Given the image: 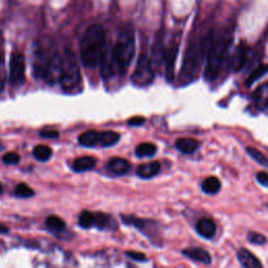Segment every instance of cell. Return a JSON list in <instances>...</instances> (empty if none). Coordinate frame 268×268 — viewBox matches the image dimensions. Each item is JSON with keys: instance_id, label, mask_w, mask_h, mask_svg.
<instances>
[{"instance_id": "1", "label": "cell", "mask_w": 268, "mask_h": 268, "mask_svg": "<svg viewBox=\"0 0 268 268\" xmlns=\"http://www.w3.org/2000/svg\"><path fill=\"white\" fill-rule=\"evenodd\" d=\"M105 44L106 34L103 27L100 25H91L88 27L80 45L81 61L86 68L93 69L100 64Z\"/></svg>"}, {"instance_id": "2", "label": "cell", "mask_w": 268, "mask_h": 268, "mask_svg": "<svg viewBox=\"0 0 268 268\" xmlns=\"http://www.w3.org/2000/svg\"><path fill=\"white\" fill-rule=\"evenodd\" d=\"M110 54L115 74H125L135 54V35L131 28L125 27L118 32L115 43L110 48Z\"/></svg>"}, {"instance_id": "3", "label": "cell", "mask_w": 268, "mask_h": 268, "mask_svg": "<svg viewBox=\"0 0 268 268\" xmlns=\"http://www.w3.org/2000/svg\"><path fill=\"white\" fill-rule=\"evenodd\" d=\"M231 42L232 37L230 35H224L217 40H213L207 53V65L204 69V78L207 81H214L217 79Z\"/></svg>"}, {"instance_id": "4", "label": "cell", "mask_w": 268, "mask_h": 268, "mask_svg": "<svg viewBox=\"0 0 268 268\" xmlns=\"http://www.w3.org/2000/svg\"><path fill=\"white\" fill-rule=\"evenodd\" d=\"M60 84L65 92L76 90L82 82L80 67L77 58L70 50H65L63 57L61 58V75Z\"/></svg>"}, {"instance_id": "5", "label": "cell", "mask_w": 268, "mask_h": 268, "mask_svg": "<svg viewBox=\"0 0 268 268\" xmlns=\"http://www.w3.org/2000/svg\"><path fill=\"white\" fill-rule=\"evenodd\" d=\"M203 55L201 53L200 46L196 43H191L185 52L182 67L179 74V83L182 85H187L194 80L199 64L200 59H202Z\"/></svg>"}, {"instance_id": "6", "label": "cell", "mask_w": 268, "mask_h": 268, "mask_svg": "<svg viewBox=\"0 0 268 268\" xmlns=\"http://www.w3.org/2000/svg\"><path fill=\"white\" fill-rule=\"evenodd\" d=\"M132 83L137 87H146L152 84L154 80V70L151 60L146 54H141L137 61L136 68L132 75Z\"/></svg>"}, {"instance_id": "7", "label": "cell", "mask_w": 268, "mask_h": 268, "mask_svg": "<svg viewBox=\"0 0 268 268\" xmlns=\"http://www.w3.org/2000/svg\"><path fill=\"white\" fill-rule=\"evenodd\" d=\"M26 81V58L21 53H14L10 61V82L13 86H20Z\"/></svg>"}, {"instance_id": "8", "label": "cell", "mask_w": 268, "mask_h": 268, "mask_svg": "<svg viewBox=\"0 0 268 268\" xmlns=\"http://www.w3.org/2000/svg\"><path fill=\"white\" fill-rule=\"evenodd\" d=\"M111 217L103 213H91L83 211L79 216V224L83 229L98 228L99 230H105L110 226Z\"/></svg>"}, {"instance_id": "9", "label": "cell", "mask_w": 268, "mask_h": 268, "mask_svg": "<svg viewBox=\"0 0 268 268\" xmlns=\"http://www.w3.org/2000/svg\"><path fill=\"white\" fill-rule=\"evenodd\" d=\"M179 50V41L174 42L168 47V50L163 51V61H164V75L168 82H172L175 78V63Z\"/></svg>"}, {"instance_id": "10", "label": "cell", "mask_w": 268, "mask_h": 268, "mask_svg": "<svg viewBox=\"0 0 268 268\" xmlns=\"http://www.w3.org/2000/svg\"><path fill=\"white\" fill-rule=\"evenodd\" d=\"M61 75V57L58 54H55L50 58L47 68L44 75V79L48 84L53 85L60 80Z\"/></svg>"}, {"instance_id": "11", "label": "cell", "mask_w": 268, "mask_h": 268, "mask_svg": "<svg viewBox=\"0 0 268 268\" xmlns=\"http://www.w3.org/2000/svg\"><path fill=\"white\" fill-rule=\"evenodd\" d=\"M250 52L251 48L243 42L237 46L231 61L234 71H240L245 66L247 59H249L250 56Z\"/></svg>"}, {"instance_id": "12", "label": "cell", "mask_w": 268, "mask_h": 268, "mask_svg": "<svg viewBox=\"0 0 268 268\" xmlns=\"http://www.w3.org/2000/svg\"><path fill=\"white\" fill-rule=\"evenodd\" d=\"M106 168L112 174L119 176V175H124V174H126L129 172L130 162L128 160H126L125 158L113 157L107 162Z\"/></svg>"}, {"instance_id": "13", "label": "cell", "mask_w": 268, "mask_h": 268, "mask_svg": "<svg viewBox=\"0 0 268 268\" xmlns=\"http://www.w3.org/2000/svg\"><path fill=\"white\" fill-rule=\"evenodd\" d=\"M196 231L201 237L205 239H211L217 232V226L212 219L202 218L196 224Z\"/></svg>"}, {"instance_id": "14", "label": "cell", "mask_w": 268, "mask_h": 268, "mask_svg": "<svg viewBox=\"0 0 268 268\" xmlns=\"http://www.w3.org/2000/svg\"><path fill=\"white\" fill-rule=\"evenodd\" d=\"M182 254L188 257L189 259L199 262L201 264L209 265L212 263V257L211 255L203 249H200V247H194V249H188L182 251Z\"/></svg>"}, {"instance_id": "15", "label": "cell", "mask_w": 268, "mask_h": 268, "mask_svg": "<svg viewBox=\"0 0 268 268\" xmlns=\"http://www.w3.org/2000/svg\"><path fill=\"white\" fill-rule=\"evenodd\" d=\"M237 258L241 266L245 268H260L262 267V263L259 261V259L252 254L249 250L241 249L239 250L237 254Z\"/></svg>"}, {"instance_id": "16", "label": "cell", "mask_w": 268, "mask_h": 268, "mask_svg": "<svg viewBox=\"0 0 268 268\" xmlns=\"http://www.w3.org/2000/svg\"><path fill=\"white\" fill-rule=\"evenodd\" d=\"M48 60L47 56L42 52V51H38L35 55L34 59V64H33V70L35 74V77L37 78H44L47 64H48Z\"/></svg>"}, {"instance_id": "17", "label": "cell", "mask_w": 268, "mask_h": 268, "mask_svg": "<svg viewBox=\"0 0 268 268\" xmlns=\"http://www.w3.org/2000/svg\"><path fill=\"white\" fill-rule=\"evenodd\" d=\"M160 172V164L158 161H152L142 163L137 168L136 174L143 179H149L154 177Z\"/></svg>"}, {"instance_id": "18", "label": "cell", "mask_w": 268, "mask_h": 268, "mask_svg": "<svg viewBox=\"0 0 268 268\" xmlns=\"http://www.w3.org/2000/svg\"><path fill=\"white\" fill-rule=\"evenodd\" d=\"M96 164V159L91 156H82L74 161L72 169L75 172L82 173L92 170Z\"/></svg>"}, {"instance_id": "19", "label": "cell", "mask_w": 268, "mask_h": 268, "mask_svg": "<svg viewBox=\"0 0 268 268\" xmlns=\"http://www.w3.org/2000/svg\"><path fill=\"white\" fill-rule=\"evenodd\" d=\"M175 146L180 152H182L184 154H192L198 149L199 143L194 138L182 137V138H178L176 140Z\"/></svg>"}, {"instance_id": "20", "label": "cell", "mask_w": 268, "mask_h": 268, "mask_svg": "<svg viewBox=\"0 0 268 268\" xmlns=\"http://www.w3.org/2000/svg\"><path fill=\"white\" fill-rule=\"evenodd\" d=\"M255 103L259 110L266 111L268 103V84L263 83L255 93Z\"/></svg>"}, {"instance_id": "21", "label": "cell", "mask_w": 268, "mask_h": 268, "mask_svg": "<svg viewBox=\"0 0 268 268\" xmlns=\"http://www.w3.org/2000/svg\"><path fill=\"white\" fill-rule=\"evenodd\" d=\"M99 136H100V132L98 131L94 130L85 131L79 136V143L81 146H84L87 148L94 147L99 143Z\"/></svg>"}, {"instance_id": "22", "label": "cell", "mask_w": 268, "mask_h": 268, "mask_svg": "<svg viewBox=\"0 0 268 268\" xmlns=\"http://www.w3.org/2000/svg\"><path fill=\"white\" fill-rule=\"evenodd\" d=\"M201 189L205 194H216L220 191L221 189V182L220 180L215 177L211 176L208 177L207 179H204L203 182L201 183Z\"/></svg>"}, {"instance_id": "23", "label": "cell", "mask_w": 268, "mask_h": 268, "mask_svg": "<svg viewBox=\"0 0 268 268\" xmlns=\"http://www.w3.org/2000/svg\"><path fill=\"white\" fill-rule=\"evenodd\" d=\"M120 135L114 131H104L100 132L99 145L102 147H111L119 140Z\"/></svg>"}, {"instance_id": "24", "label": "cell", "mask_w": 268, "mask_h": 268, "mask_svg": "<svg viewBox=\"0 0 268 268\" xmlns=\"http://www.w3.org/2000/svg\"><path fill=\"white\" fill-rule=\"evenodd\" d=\"M157 147L152 142H141L136 147L135 154L137 157H152L155 155Z\"/></svg>"}, {"instance_id": "25", "label": "cell", "mask_w": 268, "mask_h": 268, "mask_svg": "<svg viewBox=\"0 0 268 268\" xmlns=\"http://www.w3.org/2000/svg\"><path fill=\"white\" fill-rule=\"evenodd\" d=\"M45 224H46V226H47V228H48L51 231L56 232V233L63 232V231L66 229L65 222H64L63 220H62L60 217L55 216V215L48 216V217L46 218Z\"/></svg>"}, {"instance_id": "26", "label": "cell", "mask_w": 268, "mask_h": 268, "mask_svg": "<svg viewBox=\"0 0 268 268\" xmlns=\"http://www.w3.org/2000/svg\"><path fill=\"white\" fill-rule=\"evenodd\" d=\"M33 154L36 159L39 161H46L53 156V150L48 146L45 145H38L34 148Z\"/></svg>"}, {"instance_id": "27", "label": "cell", "mask_w": 268, "mask_h": 268, "mask_svg": "<svg viewBox=\"0 0 268 268\" xmlns=\"http://www.w3.org/2000/svg\"><path fill=\"white\" fill-rule=\"evenodd\" d=\"M266 72H267V65L266 64L259 65L255 70L252 71L250 77L247 78V80L245 81V85L247 87H251L256 81H258L260 78H262Z\"/></svg>"}, {"instance_id": "28", "label": "cell", "mask_w": 268, "mask_h": 268, "mask_svg": "<svg viewBox=\"0 0 268 268\" xmlns=\"http://www.w3.org/2000/svg\"><path fill=\"white\" fill-rule=\"evenodd\" d=\"M14 194L19 198H30L35 195V192L27 183H19L15 188Z\"/></svg>"}, {"instance_id": "29", "label": "cell", "mask_w": 268, "mask_h": 268, "mask_svg": "<svg viewBox=\"0 0 268 268\" xmlns=\"http://www.w3.org/2000/svg\"><path fill=\"white\" fill-rule=\"evenodd\" d=\"M246 152L249 153V155H250L253 159H255L258 163L262 164V166H264L265 168L268 166L267 157H266L261 151H259L258 149L253 148V147H247V148H246Z\"/></svg>"}, {"instance_id": "30", "label": "cell", "mask_w": 268, "mask_h": 268, "mask_svg": "<svg viewBox=\"0 0 268 268\" xmlns=\"http://www.w3.org/2000/svg\"><path fill=\"white\" fill-rule=\"evenodd\" d=\"M247 240L256 245H264L266 242L265 236L257 232H250L249 235H247Z\"/></svg>"}, {"instance_id": "31", "label": "cell", "mask_w": 268, "mask_h": 268, "mask_svg": "<svg viewBox=\"0 0 268 268\" xmlns=\"http://www.w3.org/2000/svg\"><path fill=\"white\" fill-rule=\"evenodd\" d=\"M3 160L7 164H17L20 161V156L15 152H9L4 156Z\"/></svg>"}, {"instance_id": "32", "label": "cell", "mask_w": 268, "mask_h": 268, "mask_svg": "<svg viewBox=\"0 0 268 268\" xmlns=\"http://www.w3.org/2000/svg\"><path fill=\"white\" fill-rule=\"evenodd\" d=\"M126 255L131 258L134 261H138V262H145L147 260V257L145 254H141L138 252H127Z\"/></svg>"}, {"instance_id": "33", "label": "cell", "mask_w": 268, "mask_h": 268, "mask_svg": "<svg viewBox=\"0 0 268 268\" xmlns=\"http://www.w3.org/2000/svg\"><path fill=\"white\" fill-rule=\"evenodd\" d=\"M40 135L44 138H57L59 137V132L57 130H51V129H45L40 131Z\"/></svg>"}, {"instance_id": "34", "label": "cell", "mask_w": 268, "mask_h": 268, "mask_svg": "<svg viewBox=\"0 0 268 268\" xmlns=\"http://www.w3.org/2000/svg\"><path fill=\"white\" fill-rule=\"evenodd\" d=\"M146 119L141 117V116H135V117H132L128 120V125L129 126H134V127H137V126H141L142 124H145Z\"/></svg>"}, {"instance_id": "35", "label": "cell", "mask_w": 268, "mask_h": 268, "mask_svg": "<svg viewBox=\"0 0 268 268\" xmlns=\"http://www.w3.org/2000/svg\"><path fill=\"white\" fill-rule=\"evenodd\" d=\"M257 180L260 184H262L263 187H267L268 185V175L265 171H262V172H259L257 174Z\"/></svg>"}, {"instance_id": "36", "label": "cell", "mask_w": 268, "mask_h": 268, "mask_svg": "<svg viewBox=\"0 0 268 268\" xmlns=\"http://www.w3.org/2000/svg\"><path fill=\"white\" fill-rule=\"evenodd\" d=\"M4 65H0V92H2L5 88L6 83V78H5V71L2 69Z\"/></svg>"}, {"instance_id": "37", "label": "cell", "mask_w": 268, "mask_h": 268, "mask_svg": "<svg viewBox=\"0 0 268 268\" xmlns=\"http://www.w3.org/2000/svg\"><path fill=\"white\" fill-rule=\"evenodd\" d=\"M7 233H9V229L6 225L0 224V234H7Z\"/></svg>"}, {"instance_id": "38", "label": "cell", "mask_w": 268, "mask_h": 268, "mask_svg": "<svg viewBox=\"0 0 268 268\" xmlns=\"http://www.w3.org/2000/svg\"><path fill=\"white\" fill-rule=\"evenodd\" d=\"M3 191H4V188H3V184H2V183H0V194H2V193H3Z\"/></svg>"}]
</instances>
